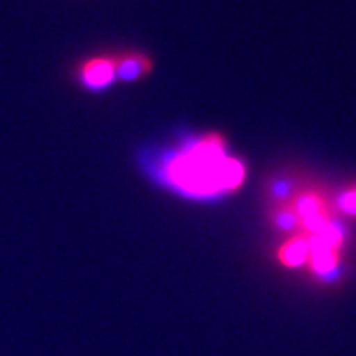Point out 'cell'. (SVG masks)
<instances>
[{
	"label": "cell",
	"mask_w": 356,
	"mask_h": 356,
	"mask_svg": "<svg viewBox=\"0 0 356 356\" xmlns=\"http://www.w3.org/2000/svg\"><path fill=\"white\" fill-rule=\"evenodd\" d=\"M309 257V236L304 233L286 234L275 249V262L282 269H302Z\"/></svg>",
	"instance_id": "cell-3"
},
{
	"label": "cell",
	"mask_w": 356,
	"mask_h": 356,
	"mask_svg": "<svg viewBox=\"0 0 356 356\" xmlns=\"http://www.w3.org/2000/svg\"><path fill=\"white\" fill-rule=\"evenodd\" d=\"M117 82H138L149 76L155 70V62L151 55L144 51H120L117 53Z\"/></svg>",
	"instance_id": "cell-4"
},
{
	"label": "cell",
	"mask_w": 356,
	"mask_h": 356,
	"mask_svg": "<svg viewBox=\"0 0 356 356\" xmlns=\"http://www.w3.org/2000/svg\"><path fill=\"white\" fill-rule=\"evenodd\" d=\"M117 53L93 55L76 64L75 80L88 89H102L117 82Z\"/></svg>",
	"instance_id": "cell-2"
},
{
	"label": "cell",
	"mask_w": 356,
	"mask_h": 356,
	"mask_svg": "<svg viewBox=\"0 0 356 356\" xmlns=\"http://www.w3.org/2000/svg\"><path fill=\"white\" fill-rule=\"evenodd\" d=\"M164 178L188 197H227L244 188L248 165L244 160L227 155L224 133L209 131L168 160Z\"/></svg>",
	"instance_id": "cell-1"
},
{
	"label": "cell",
	"mask_w": 356,
	"mask_h": 356,
	"mask_svg": "<svg viewBox=\"0 0 356 356\" xmlns=\"http://www.w3.org/2000/svg\"><path fill=\"white\" fill-rule=\"evenodd\" d=\"M333 200L338 216H347V218L356 220V184H351L340 193H337Z\"/></svg>",
	"instance_id": "cell-5"
}]
</instances>
